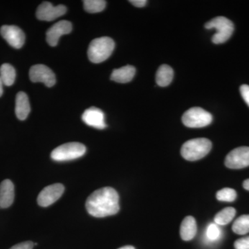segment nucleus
<instances>
[{"instance_id": "1", "label": "nucleus", "mask_w": 249, "mask_h": 249, "mask_svg": "<svg viewBox=\"0 0 249 249\" xmlns=\"http://www.w3.org/2000/svg\"><path fill=\"white\" fill-rule=\"evenodd\" d=\"M86 209L95 217L114 215L120 210L119 194L111 187L96 190L87 199Z\"/></svg>"}, {"instance_id": "2", "label": "nucleus", "mask_w": 249, "mask_h": 249, "mask_svg": "<svg viewBox=\"0 0 249 249\" xmlns=\"http://www.w3.org/2000/svg\"><path fill=\"white\" fill-rule=\"evenodd\" d=\"M115 47V42L109 37H102L91 41L88 55L93 63H101L110 56Z\"/></svg>"}, {"instance_id": "3", "label": "nucleus", "mask_w": 249, "mask_h": 249, "mask_svg": "<svg viewBox=\"0 0 249 249\" xmlns=\"http://www.w3.org/2000/svg\"><path fill=\"white\" fill-rule=\"evenodd\" d=\"M212 148V142L209 139L198 138L185 142L181 150V156L186 160L194 161L206 157Z\"/></svg>"}, {"instance_id": "4", "label": "nucleus", "mask_w": 249, "mask_h": 249, "mask_svg": "<svg viewBox=\"0 0 249 249\" xmlns=\"http://www.w3.org/2000/svg\"><path fill=\"white\" fill-rule=\"evenodd\" d=\"M205 28L207 29H215L216 34L212 37V41L214 44L224 43L227 42L231 37L234 31L233 23L225 17L214 18L205 24Z\"/></svg>"}, {"instance_id": "5", "label": "nucleus", "mask_w": 249, "mask_h": 249, "mask_svg": "<svg viewBox=\"0 0 249 249\" xmlns=\"http://www.w3.org/2000/svg\"><path fill=\"white\" fill-rule=\"evenodd\" d=\"M85 152L86 147L83 144L71 142L54 149L51 154V157L56 161H66L80 158L85 155Z\"/></svg>"}, {"instance_id": "6", "label": "nucleus", "mask_w": 249, "mask_h": 249, "mask_svg": "<svg viewBox=\"0 0 249 249\" xmlns=\"http://www.w3.org/2000/svg\"><path fill=\"white\" fill-rule=\"evenodd\" d=\"M213 121V116L201 107H192L182 116V122L186 127L199 128L209 125Z\"/></svg>"}, {"instance_id": "7", "label": "nucleus", "mask_w": 249, "mask_h": 249, "mask_svg": "<svg viewBox=\"0 0 249 249\" xmlns=\"http://www.w3.org/2000/svg\"><path fill=\"white\" fill-rule=\"evenodd\" d=\"M225 165L230 169H242L249 166V147H239L229 152Z\"/></svg>"}, {"instance_id": "8", "label": "nucleus", "mask_w": 249, "mask_h": 249, "mask_svg": "<svg viewBox=\"0 0 249 249\" xmlns=\"http://www.w3.org/2000/svg\"><path fill=\"white\" fill-rule=\"evenodd\" d=\"M29 77L33 83H42L48 87L55 84V74L51 69L44 65H36L31 67Z\"/></svg>"}, {"instance_id": "9", "label": "nucleus", "mask_w": 249, "mask_h": 249, "mask_svg": "<svg viewBox=\"0 0 249 249\" xmlns=\"http://www.w3.org/2000/svg\"><path fill=\"white\" fill-rule=\"evenodd\" d=\"M65 191L61 183H55L44 188L37 196V203L42 207H47L60 199Z\"/></svg>"}, {"instance_id": "10", "label": "nucleus", "mask_w": 249, "mask_h": 249, "mask_svg": "<svg viewBox=\"0 0 249 249\" xmlns=\"http://www.w3.org/2000/svg\"><path fill=\"white\" fill-rule=\"evenodd\" d=\"M67 12V8L64 5L54 6L52 3L45 1L37 7L36 16L40 20L53 21Z\"/></svg>"}, {"instance_id": "11", "label": "nucleus", "mask_w": 249, "mask_h": 249, "mask_svg": "<svg viewBox=\"0 0 249 249\" xmlns=\"http://www.w3.org/2000/svg\"><path fill=\"white\" fill-rule=\"evenodd\" d=\"M3 38L6 40L11 47L20 49L25 42V35L19 27L13 25H4L0 29Z\"/></svg>"}, {"instance_id": "12", "label": "nucleus", "mask_w": 249, "mask_h": 249, "mask_svg": "<svg viewBox=\"0 0 249 249\" xmlns=\"http://www.w3.org/2000/svg\"><path fill=\"white\" fill-rule=\"evenodd\" d=\"M72 30L71 23L62 20L55 23L47 32V42L52 47H55L62 36L70 34Z\"/></svg>"}, {"instance_id": "13", "label": "nucleus", "mask_w": 249, "mask_h": 249, "mask_svg": "<svg viewBox=\"0 0 249 249\" xmlns=\"http://www.w3.org/2000/svg\"><path fill=\"white\" fill-rule=\"evenodd\" d=\"M83 122L94 128L103 129L107 127L105 121V114L101 109L96 107H90L82 116Z\"/></svg>"}, {"instance_id": "14", "label": "nucleus", "mask_w": 249, "mask_h": 249, "mask_svg": "<svg viewBox=\"0 0 249 249\" xmlns=\"http://www.w3.org/2000/svg\"><path fill=\"white\" fill-rule=\"evenodd\" d=\"M14 185L9 179H5L0 184V207L6 209L14 203Z\"/></svg>"}, {"instance_id": "15", "label": "nucleus", "mask_w": 249, "mask_h": 249, "mask_svg": "<svg viewBox=\"0 0 249 249\" xmlns=\"http://www.w3.org/2000/svg\"><path fill=\"white\" fill-rule=\"evenodd\" d=\"M31 111L29 98L25 93L20 91L18 93L16 99V114L18 119L25 120Z\"/></svg>"}, {"instance_id": "16", "label": "nucleus", "mask_w": 249, "mask_h": 249, "mask_svg": "<svg viewBox=\"0 0 249 249\" xmlns=\"http://www.w3.org/2000/svg\"><path fill=\"white\" fill-rule=\"evenodd\" d=\"M135 73V67L127 65L114 70L111 73V79L116 83H127L133 79Z\"/></svg>"}, {"instance_id": "17", "label": "nucleus", "mask_w": 249, "mask_h": 249, "mask_svg": "<svg viewBox=\"0 0 249 249\" xmlns=\"http://www.w3.org/2000/svg\"><path fill=\"white\" fill-rule=\"evenodd\" d=\"M197 227L196 219L192 216H188L183 219L180 228V235L184 241H190L196 235Z\"/></svg>"}, {"instance_id": "18", "label": "nucleus", "mask_w": 249, "mask_h": 249, "mask_svg": "<svg viewBox=\"0 0 249 249\" xmlns=\"http://www.w3.org/2000/svg\"><path fill=\"white\" fill-rule=\"evenodd\" d=\"M174 71L168 65H162L160 67L156 75V81L160 87L168 86L173 81Z\"/></svg>"}, {"instance_id": "19", "label": "nucleus", "mask_w": 249, "mask_h": 249, "mask_svg": "<svg viewBox=\"0 0 249 249\" xmlns=\"http://www.w3.org/2000/svg\"><path fill=\"white\" fill-rule=\"evenodd\" d=\"M16 77V70L12 65L5 63L0 67V78L6 86H11L14 84Z\"/></svg>"}, {"instance_id": "20", "label": "nucleus", "mask_w": 249, "mask_h": 249, "mask_svg": "<svg viewBox=\"0 0 249 249\" xmlns=\"http://www.w3.org/2000/svg\"><path fill=\"white\" fill-rule=\"evenodd\" d=\"M236 211L234 208H225L214 216V220L217 225L225 226L235 217Z\"/></svg>"}, {"instance_id": "21", "label": "nucleus", "mask_w": 249, "mask_h": 249, "mask_svg": "<svg viewBox=\"0 0 249 249\" xmlns=\"http://www.w3.org/2000/svg\"><path fill=\"white\" fill-rule=\"evenodd\" d=\"M232 231L238 235H245L249 232V214H244L237 218L232 227Z\"/></svg>"}, {"instance_id": "22", "label": "nucleus", "mask_w": 249, "mask_h": 249, "mask_svg": "<svg viewBox=\"0 0 249 249\" xmlns=\"http://www.w3.org/2000/svg\"><path fill=\"white\" fill-rule=\"evenodd\" d=\"M83 5L87 12L96 14L101 12L105 9L106 1L103 0H85L83 1Z\"/></svg>"}, {"instance_id": "23", "label": "nucleus", "mask_w": 249, "mask_h": 249, "mask_svg": "<svg viewBox=\"0 0 249 249\" xmlns=\"http://www.w3.org/2000/svg\"><path fill=\"white\" fill-rule=\"evenodd\" d=\"M216 197L219 201L232 202L237 197V193L232 188H225L217 192Z\"/></svg>"}, {"instance_id": "24", "label": "nucleus", "mask_w": 249, "mask_h": 249, "mask_svg": "<svg viewBox=\"0 0 249 249\" xmlns=\"http://www.w3.org/2000/svg\"><path fill=\"white\" fill-rule=\"evenodd\" d=\"M221 232L216 224H210L206 231V237L210 241L214 242L220 237Z\"/></svg>"}, {"instance_id": "25", "label": "nucleus", "mask_w": 249, "mask_h": 249, "mask_svg": "<svg viewBox=\"0 0 249 249\" xmlns=\"http://www.w3.org/2000/svg\"><path fill=\"white\" fill-rule=\"evenodd\" d=\"M234 247L235 249H249V236L236 240Z\"/></svg>"}, {"instance_id": "26", "label": "nucleus", "mask_w": 249, "mask_h": 249, "mask_svg": "<svg viewBox=\"0 0 249 249\" xmlns=\"http://www.w3.org/2000/svg\"><path fill=\"white\" fill-rule=\"evenodd\" d=\"M240 90L242 98L249 107V85H242Z\"/></svg>"}, {"instance_id": "27", "label": "nucleus", "mask_w": 249, "mask_h": 249, "mask_svg": "<svg viewBox=\"0 0 249 249\" xmlns=\"http://www.w3.org/2000/svg\"><path fill=\"white\" fill-rule=\"evenodd\" d=\"M34 244L31 241L28 242H22V243L18 244V245L14 246L10 249H33L34 247Z\"/></svg>"}, {"instance_id": "28", "label": "nucleus", "mask_w": 249, "mask_h": 249, "mask_svg": "<svg viewBox=\"0 0 249 249\" xmlns=\"http://www.w3.org/2000/svg\"><path fill=\"white\" fill-rule=\"evenodd\" d=\"M129 2L136 7L142 8L147 4V1L146 0H131Z\"/></svg>"}, {"instance_id": "29", "label": "nucleus", "mask_w": 249, "mask_h": 249, "mask_svg": "<svg viewBox=\"0 0 249 249\" xmlns=\"http://www.w3.org/2000/svg\"><path fill=\"white\" fill-rule=\"evenodd\" d=\"M243 187L245 189L249 191V179L245 180V181H244Z\"/></svg>"}, {"instance_id": "30", "label": "nucleus", "mask_w": 249, "mask_h": 249, "mask_svg": "<svg viewBox=\"0 0 249 249\" xmlns=\"http://www.w3.org/2000/svg\"><path fill=\"white\" fill-rule=\"evenodd\" d=\"M3 86H4V83H3L2 80L0 78V97L2 96L3 94Z\"/></svg>"}, {"instance_id": "31", "label": "nucleus", "mask_w": 249, "mask_h": 249, "mask_svg": "<svg viewBox=\"0 0 249 249\" xmlns=\"http://www.w3.org/2000/svg\"><path fill=\"white\" fill-rule=\"evenodd\" d=\"M119 249H135L134 247L132 246H125V247H121V248H119Z\"/></svg>"}]
</instances>
